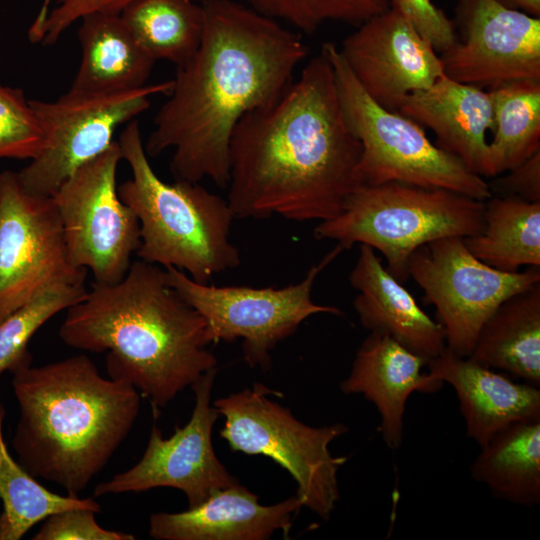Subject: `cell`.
Returning a JSON list of instances; mask_svg holds the SVG:
<instances>
[{"label":"cell","mask_w":540,"mask_h":540,"mask_svg":"<svg viewBox=\"0 0 540 540\" xmlns=\"http://www.w3.org/2000/svg\"><path fill=\"white\" fill-rule=\"evenodd\" d=\"M196 52L176 66L168 100L144 143L148 157L173 149L175 180L229 182L233 132L248 113L277 101L308 54L301 37L234 0H204Z\"/></svg>","instance_id":"obj_1"},{"label":"cell","mask_w":540,"mask_h":540,"mask_svg":"<svg viewBox=\"0 0 540 540\" xmlns=\"http://www.w3.org/2000/svg\"><path fill=\"white\" fill-rule=\"evenodd\" d=\"M360 155L331 63L320 52L277 101L237 124L229 149L227 202L240 219L273 214L298 222L331 219L362 185Z\"/></svg>","instance_id":"obj_2"},{"label":"cell","mask_w":540,"mask_h":540,"mask_svg":"<svg viewBox=\"0 0 540 540\" xmlns=\"http://www.w3.org/2000/svg\"><path fill=\"white\" fill-rule=\"evenodd\" d=\"M59 337L75 349L107 352L108 377L132 384L154 415L217 366L204 318L165 268L143 260L114 284H94L67 309Z\"/></svg>","instance_id":"obj_3"},{"label":"cell","mask_w":540,"mask_h":540,"mask_svg":"<svg viewBox=\"0 0 540 540\" xmlns=\"http://www.w3.org/2000/svg\"><path fill=\"white\" fill-rule=\"evenodd\" d=\"M31 362L10 371L19 409L12 438L17 461L79 496L131 431L141 395L129 382L102 376L85 354Z\"/></svg>","instance_id":"obj_4"},{"label":"cell","mask_w":540,"mask_h":540,"mask_svg":"<svg viewBox=\"0 0 540 540\" xmlns=\"http://www.w3.org/2000/svg\"><path fill=\"white\" fill-rule=\"evenodd\" d=\"M118 144L131 170L118 194L139 221L140 260L177 268L203 284L236 268L241 257L229 238L234 215L227 200L199 183L160 179L150 165L136 119L127 123Z\"/></svg>","instance_id":"obj_5"},{"label":"cell","mask_w":540,"mask_h":540,"mask_svg":"<svg viewBox=\"0 0 540 540\" xmlns=\"http://www.w3.org/2000/svg\"><path fill=\"white\" fill-rule=\"evenodd\" d=\"M483 216L484 201L447 189L399 182L360 185L336 216L320 221L314 237L335 240L344 250L356 243L378 250L388 272L404 284L417 248L444 237L476 235Z\"/></svg>","instance_id":"obj_6"},{"label":"cell","mask_w":540,"mask_h":540,"mask_svg":"<svg viewBox=\"0 0 540 540\" xmlns=\"http://www.w3.org/2000/svg\"><path fill=\"white\" fill-rule=\"evenodd\" d=\"M321 52L331 63L345 121L361 144L362 185L399 182L447 189L481 201L492 196L488 182L432 143L421 125L375 102L335 44L324 43Z\"/></svg>","instance_id":"obj_7"},{"label":"cell","mask_w":540,"mask_h":540,"mask_svg":"<svg viewBox=\"0 0 540 540\" xmlns=\"http://www.w3.org/2000/svg\"><path fill=\"white\" fill-rule=\"evenodd\" d=\"M270 395L280 393L255 383L217 399L213 406L225 418L220 436L233 451L274 460L296 481L303 506L329 520L340 497L338 472L348 460L333 456L329 445L348 428L306 425Z\"/></svg>","instance_id":"obj_8"},{"label":"cell","mask_w":540,"mask_h":540,"mask_svg":"<svg viewBox=\"0 0 540 540\" xmlns=\"http://www.w3.org/2000/svg\"><path fill=\"white\" fill-rule=\"evenodd\" d=\"M343 250L337 244L303 280L283 288L218 287L196 282L174 267L165 270L171 286L204 318L212 343L240 338L243 360L266 370L271 366L270 352L309 316L341 315L337 307L314 303L312 290L318 275Z\"/></svg>","instance_id":"obj_9"},{"label":"cell","mask_w":540,"mask_h":540,"mask_svg":"<svg viewBox=\"0 0 540 540\" xmlns=\"http://www.w3.org/2000/svg\"><path fill=\"white\" fill-rule=\"evenodd\" d=\"M173 82L146 84L115 93L68 90L54 101L29 100L44 134V145L16 172L30 194L51 197L81 165L107 150L122 124L147 110L150 98L169 94Z\"/></svg>","instance_id":"obj_10"},{"label":"cell","mask_w":540,"mask_h":540,"mask_svg":"<svg viewBox=\"0 0 540 540\" xmlns=\"http://www.w3.org/2000/svg\"><path fill=\"white\" fill-rule=\"evenodd\" d=\"M121 159L118 141H114L78 167L51 196L71 263L90 270L98 285L120 281L140 245L138 218L118 194Z\"/></svg>","instance_id":"obj_11"},{"label":"cell","mask_w":540,"mask_h":540,"mask_svg":"<svg viewBox=\"0 0 540 540\" xmlns=\"http://www.w3.org/2000/svg\"><path fill=\"white\" fill-rule=\"evenodd\" d=\"M407 269L425 302L436 308L446 348L461 357L471 354L483 324L504 300L540 283V266L497 270L477 259L458 236L420 246Z\"/></svg>","instance_id":"obj_12"},{"label":"cell","mask_w":540,"mask_h":540,"mask_svg":"<svg viewBox=\"0 0 540 540\" xmlns=\"http://www.w3.org/2000/svg\"><path fill=\"white\" fill-rule=\"evenodd\" d=\"M86 274L69 259L53 198L0 172V322L50 287L85 284Z\"/></svg>","instance_id":"obj_13"},{"label":"cell","mask_w":540,"mask_h":540,"mask_svg":"<svg viewBox=\"0 0 540 540\" xmlns=\"http://www.w3.org/2000/svg\"><path fill=\"white\" fill-rule=\"evenodd\" d=\"M216 372L204 373L191 385L195 405L189 421L176 427L169 438L154 425L140 461L97 484L93 496L169 487L182 491L192 508L214 492L239 483L219 461L212 444V430L220 416L210 402Z\"/></svg>","instance_id":"obj_14"},{"label":"cell","mask_w":540,"mask_h":540,"mask_svg":"<svg viewBox=\"0 0 540 540\" xmlns=\"http://www.w3.org/2000/svg\"><path fill=\"white\" fill-rule=\"evenodd\" d=\"M457 42L440 55L444 75L492 88L540 80V19L497 0H457Z\"/></svg>","instance_id":"obj_15"},{"label":"cell","mask_w":540,"mask_h":540,"mask_svg":"<svg viewBox=\"0 0 540 540\" xmlns=\"http://www.w3.org/2000/svg\"><path fill=\"white\" fill-rule=\"evenodd\" d=\"M338 49L364 91L392 111L444 75L439 53L392 8L360 24Z\"/></svg>","instance_id":"obj_16"},{"label":"cell","mask_w":540,"mask_h":540,"mask_svg":"<svg viewBox=\"0 0 540 540\" xmlns=\"http://www.w3.org/2000/svg\"><path fill=\"white\" fill-rule=\"evenodd\" d=\"M396 112L431 129L435 145L458 158L472 173L495 177L486 138L493 130L488 90L443 75L429 88L405 96Z\"/></svg>","instance_id":"obj_17"},{"label":"cell","mask_w":540,"mask_h":540,"mask_svg":"<svg viewBox=\"0 0 540 540\" xmlns=\"http://www.w3.org/2000/svg\"><path fill=\"white\" fill-rule=\"evenodd\" d=\"M301 507L297 495L260 504L258 495L237 483L185 511L151 514L149 535L157 540H265L277 530L288 535Z\"/></svg>","instance_id":"obj_18"},{"label":"cell","mask_w":540,"mask_h":540,"mask_svg":"<svg viewBox=\"0 0 540 540\" xmlns=\"http://www.w3.org/2000/svg\"><path fill=\"white\" fill-rule=\"evenodd\" d=\"M428 375L450 384L458 397L466 434L479 447L506 427L540 419L538 386L510 377L445 349L427 363Z\"/></svg>","instance_id":"obj_19"},{"label":"cell","mask_w":540,"mask_h":540,"mask_svg":"<svg viewBox=\"0 0 540 540\" xmlns=\"http://www.w3.org/2000/svg\"><path fill=\"white\" fill-rule=\"evenodd\" d=\"M424 366L425 359L389 335L371 332L357 350L348 377L340 383L344 394H362L376 406L382 438L390 449L401 447L410 395L434 393L444 384L423 372Z\"/></svg>","instance_id":"obj_20"},{"label":"cell","mask_w":540,"mask_h":540,"mask_svg":"<svg viewBox=\"0 0 540 540\" xmlns=\"http://www.w3.org/2000/svg\"><path fill=\"white\" fill-rule=\"evenodd\" d=\"M349 282L359 292L353 306L365 329L389 335L427 363L444 352L446 339L441 324L422 310L372 247L360 244Z\"/></svg>","instance_id":"obj_21"},{"label":"cell","mask_w":540,"mask_h":540,"mask_svg":"<svg viewBox=\"0 0 540 540\" xmlns=\"http://www.w3.org/2000/svg\"><path fill=\"white\" fill-rule=\"evenodd\" d=\"M80 20L81 61L70 90L104 94L146 85L155 60L136 41L120 14L96 11Z\"/></svg>","instance_id":"obj_22"},{"label":"cell","mask_w":540,"mask_h":540,"mask_svg":"<svg viewBox=\"0 0 540 540\" xmlns=\"http://www.w3.org/2000/svg\"><path fill=\"white\" fill-rule=\"evenodd\" d=\"M468 357L539 387L540 283L496 308L483 324Z\"/></svg>","instance_id":"obj_23"},{"label":"cell","mask_w":540,"mask_h":540,"mask_svg":"<svg viewBox=\"0 0 540 540\" xmlns=\"http://www.w3.org/2000/svg\"><path fill=\"white\" fill-rule=\"evenodd\" d=\"M474 459L470 474L494 497L532 507L540 502V419L497 433Z\"/></svg>","instance_id":"obj_24"},{"label":"cell","mask_w":540,"mask_h":540,"mask_svg":"<svg viewBox=\"0 0 540 540\" xmlns=\"http://www.w3.org/2000/svg\"><path fill=\"white\" fill-rule=\"evenodd\" d=\"M483 217V229L463 238L477 259L504 272L540 266V201L492 195Z\"/></svg>","instance_id":"obj_25"},{"label":"cell","mask_w":540,"mask_h":540,"mask_svg":"<svg viewBox=\"0 0 540 540\" xmlns=\"http://www.w3.org/2000/svg\"><path fill=\"white\" fill-rule=\"evenodd\" d=\"M120 16L145 52L176 66L198 49L204 32V9L194 0H132Z\"/></svg>","instance_id":"obj_26"},{"label":"cell","mask_w":540,"mask_h":540,"mask_svg":"<svg viewBox=\"0 0 540 540\" xmlns=\"http://www.w3.org/2000/svg\"><path fill=\"white\" fill-rule=\"evenodd\" d=\"M493 104L489 141L495 177L540 151V80H515L488 89Z\"/></svg>","instance_id":"obj_27"},{"label":"cell","mask_w":540,"mask_h":540,"mask_svg":"<svg viewBox=\"0 0 540 540\" xmlns=\"http://www.w3.org/2000/svg\"><path fill=\"white\" fill-rule=\"evenodd\" d=\"M5 409L0 404V540H19L48 516L72 508L101 512L93 498L56 494L24 469L10 454L3 436Z\"/></svg>","instance_id":"obj_28"},{"label":"cell","mask_w":540,"mask_h":540,"mask_svg":"<svg viewBox=\"0 0 540 540\" xmlns=\"http://www.w3.org/2000/svg\"><path fill=\"white\" fill-rule=\"evenodd\" d=\"M85 284L50 287L17 308L0 322V375L32 361L28 343L53 316L81 301Z\"/></svg>","instance_id":"obj_29"},{"label":"cell","mask_w":540,"mask_h":540,"mask_svg":"<svg viewBox=\"0 0 540 540\" xmlns=\"http://www.w3.org/2000/svg\"><path fill=\"white\" fill-rule=\"evenodd\" d=\"M255 11L305 32L326 21L360 25L390 8L389 0H245Z\"/></svg>","instance_id":"obj_30"},{"label":"cell","mask_w":540,"mask_h":540,"mask_svg":"<svg viewBox=\"0 0 540 540\" xmlns=\"http://www.w3.org/2000/svg\"><path fill=\"white\" fill-rule=\"evenodd\" d=\"M44 145L39 121L22 90L0 83V159H33Z\"/></svg>","instance_id":"obj_31"},{"label":"cell","mask_w":540,"mask_h":540,"mask_svg":"<svg viewBox=\"0 0 540 540\" xmlns=\"http://www.w3.org/2000/svg\"><path fill=\"white\" fill-rule=\"evenodd\" d=\"M97 512L89 508H72L48 516L33 540H134V535L101 527Z\"/></svg>","instance_id":"obj_32"},{"label":"cell","mask_w":540,"mask_h":540,"mask_svg":"<svg viewBox=\"0 0 540 540\" xmlns=\"http://www.w3.org/2000/svg\"><path fill=\"white\" fill-rule=\"evenodd\" d=\"M132 0H59L45 16L40 15L29 31L33 42L53 45L60 36L83 16L100 11L120 14Z\"/></svg>","instance_id":"obj_33"},{"label":"cell","mask_w":540,"mask_h":540,"mask_svg":"<svg viewBox=\"0 0 540 540\" xmlns=\"http://www.w3.org/2000/svg\"><path fill=\"white\" fill-rule=\"evenodd\" d=\"M390 8L403 15L438 53L458 40L455 24L432 0H389Z\"/></svg>","instance_id":"obj_34"},{"label":"cell","mask_w":540,"mask_h":540,"mask_svg":"<svg viewBox=\"0 0 540 540\" xmlns=\"http://www.w3.org/2000/svg\"><path fill=\"white\" fill-rule=\"evenodd\" d=\"M488 182L492 195L540 201V151L515 168Z\"/></svg>","instance_id":"obj_35"},{"label":"cell","mask_w":540,"mask_h":540,"mask_svg":"<svg viewBox=\"0 0 540 540\" xmlns=\"http://www.w3.org/2000/svg\"><path fill=\"white\" fill-rule=\"evenodd\" d=\"M506 7L522 11L530 16H540V0H497Z\"/></svg>","instance_id":"obj_36"}]
</instances>
